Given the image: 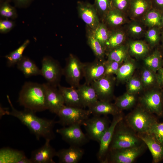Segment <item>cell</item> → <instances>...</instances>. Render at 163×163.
Masks as SVG:
<instances>
[{
    "instance_id": "cell-1",
    "label": "cell",
    "mask_w": 163,
    "mask_h": 163,
    "mask_svg": "<svg viewBox=\"0 0 163 163\" xmlns=\"http://www.w3.org/2000/svg\"><path fill=\"white\" fill-rule=\"evenodd\" d=\"M7 97L11 110L2 108V114L10 115L18 119L35 136L37 139L42 137L51 140L55 138L53 129L57 121L39 117L35 115V113L26 109L23 110H18L13 106L9 95H7Z\"/></svg>"
},
{
    "instance_id": "cell-2",
    "label": "cell",
    "mask_w": 163,
    "mask_h": 163,
    "mask_svg": "<svg viewBox=\"0 0 163 163\" xmlns=\"http://www.w3.org/2000/svg\"><path fill=\"white\" fill-rule=\"evenodd\" d=\"M18 102L25 109L34 113L48 110L43 84L25 82L19 93Z\"/></svg>"
},
{
    "instance_id": "cell-3",
    "label": "cell",
    "mask_w": 163,
    "mask_h": 163,
    "mask_svg": "<svg viewBox=\"0 0 163 163\" xmlns=\"http://www.w3.org/2000/svg\"><path fill=\"white\" fill-rule=\"evenodd\" d=\"M115 128L109 151L140 145L143 143L136 133L123 121Z\"/></svg>"
},
{
    "instance_id": "cell-4",
    "label": "cell",
    "mask_w": 163,
    "mask_h": 163,
    "mask_svg": "<svg viewBox=\"0 0 163 163\" xmlns=\"http://www.w3.org/2000/svg\"><path fill=\"white\" fill-rule=\"evenodd\" d=\"M152 114L141 107L136 108L126 117V123L137 134L148 133L157 122Z\"/></svg>"
},
{
    "instance_id": "cell-5",
    "label": "cell",
    "mask_w": 163,
    "mask_h": 163,
    "mask_svg": "<svg viewBox=\"0 0 163 163\" xmlns=\"http://www.w3.org/2000/svg\"><path fill=\"white\" fill-rule=\"evenodd\" d=\"M91 114L88 109L65 105L56 114L59 118L57 123L63 126L73 125L83 126Z\"/></svg>"
},
{
    "instance_id": "cell-6",
    "label": "cell",
    "mask_w": 163,
    "mask_h": 163,
    "mask_svg": "<svg viewBox=\"0 0 163 163\" xmlns=\"http://www.w3.org/2000/svg\"><path fill=\"white\" fill-rule=\"evenodd\" d=\"M41 75L50 85L58 87L63 75V69L59 62L51 57L45 56L41 61Z\"/></svg>"
},
{
    "instance_id": "cell-7",
    "label": "cell",
    "mask_w": 163,
    "mask_h": 163,
    "mask_svg": "<svg viewBox=\"0 0 163 163\" xmlns=\"http://www.w3.org/2000/svg\"><path fill=\"white\" fill-rule=\"evenodd\" d=\"M84 63L72 54H70L66 59L63 68V75L71 86L77 88L80 85V81L84 77Z\"/></svg>"
},
{
    "instance_id": "cell-8",
    "label": "cell",
    "mask_w": 163,
    "mask_h": 163,
    "mask_svg": "<svg viewBox=\"0 0 163 163\" xmlns=\"http://www.w3.org/2000/svg\"><path fill=\"white\" fill-rule=\"evenodd\" d=\"M110 123L106 116H93L89 117L83 126L86 132V134L89 139L99 143Z\"/></svg>"
},
{
    "instance_id": "cell-9",
    "label": "cell",
    "mask_w": 163,
    "mask_h": 163,
    "mask_svg": "<svg viewBox=\"0 0 163 163\" xmlns=\"http://www.w3.org/2000/svg\"><path fill=\"white\" fill-rule=\"evenodd\" d=\"M143 145L109 151L104 163H133L143 152Z\"/></svg>"
},
{
    "instance_id": "cell-10",
    "label": "cell",
    "mask_w": 163,
    "mask_h": 163,
    "mask_svg": "<svg viewBox=\"0 0 163 163\" xmlns=\"http://www.w3.org/2000/svg\"><path fill=\"white\" fill-rule=\"evenodd\" d=\"M81 126L73 125L63 126L58 129L56 132L70 146L81 147L89 142V139L82 131Z\"/></svg>"
},
{
    "instance_id": "cell-11",
    "label": "cell",
    "mask_w": 163,
    "mask_h": 163,
    "mask_svg": "<svg viewBox=\"0 0 163 163\" xmlns=\"http://www.w3.org/2000/svg\"><path fill=\"white\" fill-rule=\"evenodd\" d=\"M113 117L110 125L101 137L99 143V148L96 155L100 163H104L108 154L109 146L116 126L123 119L121 113Z\"/></svg>"
},
{
    "instance_id": "cell-12",
    "label": "cell",
    "mask_w": 163,
    "mask_h": 163,
    "mask_svg": "<svg viewBox=\"0 0 163 163\" xmlns=\"http://www.w3.org/2000/svg\"><path fill=\"white\" fill-rule=\"evenodd\" d=\"M140 102L141 107L150 113L162 115L163 100L160 92L153 90L146 93L141 98Z\"/></svg>"
},
{
    "instance_id": "cell-13",
    "label": "cell",
    "mask_w": 163,
    "mask_h": 163,
    "mask_svg": "<svg viewBox=\"0 0 163 163\" xmlns=\"http://www.w3.org/2000/svg\"><path fill=\"white\" fill-rule=\"evenodd\" d=\"M114 79L112 75H104L90 84L95 90L99 100L110 101L113 96Z\"/></svg>"
},
{
    "instance_id": "cell-14",
    "label": "cell",
    "mask_w": 163,
    "mask_h": 163,
    "mask_svg": "<svg viewBox=\"0 0 163 163\" xmlns=\"http://www.w3.org/2000/svg\"><path fill=\"white\" fill-rule=\"evenodd\" d=\"M77 8L82 20L91 30L95 29L100 22L94 5L88 2L78 1Z\"/></svg>"
},
{
    "instance_id": "cell-15",
    "label": "cell",
    "mask_w": 163,
    "mask_h": 163,
    "mask_svg": "<svg viewBox=\"0 0 163 163\" xmlns=\"http://www.w3.org/2000/svg\"><path fill=\"white\" fill-rule=\"evenodd\" d=\"M43 84L45 89L48 110L57 114L65 105L63 97L58 87L47 82Z\"/></svg>"
},
{
    "instance_id": "cell-16",
    "label": "cell",
    "mask_w": 163,
    "mask_h": 163,
    "mask_svg": "<svg viewBox=\"0 0 163 163\" xmlns=\"http://www.w3.org/2000/svg\"><path fill=\"white\" fill-rule=\"evenodd\" d=\"M83 72L85 83L90 85L94 81L104 76V61H101L96 58L92 62L84 63Z\"/></svg>"
},
{
    "instance_id": "cell-17",
    "label": "cell",
    "mask_w": 163,
    "mask_h": 163,
    "mask_svg": "<svg viewBox=\"0 0 163 163\" xmlns=\"http://www.w3.org/2000/svg\"><path fill=\"white\" fill-rule=\"evenodd\" d=\"M51 140L45 139L44 145L33 151L30 159L33 163H55L53 158L56 156L57 152L50 145Z\"/></svg>"
},
{
    "instance_id": "cell-18",
    "label": "cell",
    "mask_w": 163,
    "mask_h": 163,
    "mask_svg": "<svg viewBox=\"0 0 163 163\" xmlns=\"http://www.w3.org/2000/svg\"><path fill=\"white\" fill-rule=\"evenodd\" d=\"M137 134L149 148L153 163H158L163 159V145L153 135L149 133Z\"/></svg>"
},
{
    "instance_id": "cell-19",
    "label": "cell",
    "mask_w": 163,
    "mask_h": 163,
    "mask_svg": "<svg viewBox=\"0 0 163 163\" xmlns=\"http://www.w3.org/2000/svg\"><path fill=\"white\" fill-rule=\"evenodd\" d=\"M152 8L151 0H131L128 16L130 20L141 21Z\"/></svg>"
},
{
    "instance_id": "cell-20",
    "label": "cell",
    "mask_w": 163,
    "mask_h": 163,
    "mask_svg": "<svg viewBox=\"0 0 163 163\" xmlns=\"http://www.w3.org/2000/svg\"><path fill=\"white\" fill-rule=\"evenodd\" d=\"M85 153L81 147L70 146L57 152L56 156L60 163H77L82 159Z\"/></svg>"
},
{
    "instance_id": "cell-21",
    "label": "cell",
    "mask_w": 163,
    "mask_h": 163,
    "mask_svg": "<svg viewBox=\"0 0 163 163\" xmlns=\"http://www.w3.org/2000/svg\"><path fill=\"white\" fill-rule=\"evenodd\" d=\"M104 18L106 22L105 24L111 27V30L121 27L130 20L127 15L113 8L111 9L106 14Z\"/></svg>"
},
{
    "instance_id": "cell-22",
    "label": "cell",
    "mask_w": 163,
    "mask_h": 163,
    "mask_svg": "<svg viewBox=\"0 0 163 163\" xmlns=\"http://www.w3.org/2000/svg\"><path fill=\"white\" fill-rule=\"evenodd\" d=\"M58 87L66 105L84 108L77 88L72 86L65 87L60 85Z\"/></svg>"
},
{
    "instance_id": "cell-23",
    "label": "cell",
    "mask_w": 163,
    "mask_h": 163,
    "mask_svg": "<svg viewBox=\"0 0 163 163\" xmlns=\"http://www.w3.org/2000/svg\"><path fill=\"white\" fill-rule=\"evenodd\" d=\"M88 109L93 116L110 114L113 116L121 113L114 104L109 101L99 100Z\"/></svg>"
},
{
    "instance_id": "cell-24",
    "label": "cell",
    "mask_w": 163,
    "mask_h": 163,
    "mask_svg": "<svg viewBox=\"0 0 163 163\" xmlns=\"http://www.w3.org/2000/svg\"><path fill=\"white\" fill-rule=\"evenodd\" d=\"M128 36L123 27L111 30L110 34L106 45L107 53L112 50L124 44Z\"/></svg>"
},
{
    "instance_id": "cell-25",
    "label": "cell",
    "mask_w": 163,
    "mask_h": 163,
    "mask_svg": "<svg viewBox=\"0 0 163 163\" xmlns=\"http://www.w3.org/2000/svg\"><path fill=\"white\" fill-rule=\"evenodd\" d=\"M77 88L84 108L90 107L98 100L95 90L90 85L85 83Z\"/></svg>"
},
{
    "instance_id": "cell-26",
    "label": "cell",
    "mask_w": 163,
    "mask_h": 163,
    "mask_svg": "<svg viewBox=\"0 0 163 163\" xmlns=\"http://www.w3.org/2000/svg\"><path fill=\"white\" fill-rule=\"evenodd\" d=\"M17 68L21 71L26 78L41 75V70L35 62L30 58L23 56L16 64Z\"/></svg>"
},
{
    "instance_id": "cell-27",
    "label": "cell",
    "mask_w": 163,
    "mask_h": 163,
    "mask_svg": "<svg viewBox=\"0 0 163 163\" xmlns=\"http://www.w3.org/2000/svg\"><path fill=\"white\" fill-rule=\"evenodd\" d=\"M127 45L129 54L136 58H144L150 51L149 45L143 40H129Z\"/></svg>"
},
{
    "instance_id": "cell-28",
    "label": "cell",
    "mask_w": 163,
    "mask_h": 163,
    "mask_svg": "<svg viewBox=\"0 0 163 163\" xmlns=\"http://www.w3.org/2000/svg\"><path fill=\"white\" fill-rule=\"evenodd\" d=\"M141 21L148 28L163 27L161 12L153 8L144 15Z\"/></svg>"
},
{
    "instance_id": "cell-29",
    "label": "cell",
    "mask_w": 163,
    "mask_h": 163,
    "mask_svg": "<svg viewBox=\"0 0 163 163\" xmlns=\"http://www.w3.org/2000/svg\"><path fill=\"white\" fill-rule=\"evenodd\" d=\"M128 37L134 39L144 37L147 27L140 21L131 20L124 26Z\"/></svg>"
},
{
    "instance_id": "cell-30",
    "label": "cell",
    "mask_w": 163,
    "mask_h": 163,
    "mask_svg": "<svg viewBox=\"0 0 163 163\" xmlns=\"http://www.w3.org/2000/svg\"><path fill=\"white\" fill-rule=\"evenodd\" d=\"M26 155L23 152L8 148L0 150V163H19Z\"/></svg>"
},
{
    "instance_id": "cell-31",
    "label": "cell",
    "mask_w": 163,
    "mask_h": 163,
    "mask_svg": "<svg viewBox=\"0 0 163 163\" xmlns=\"http://www.w3.org/2000/svg\"><path fill=\"white\" fill-rule=\"evenodd\" d=\"M144 61L147 68L156 73L161 67L163 60L161 52L156 49L152 53L144 58Z\"/></svg>"
},
{
    "instance_id": "cell-32",
    "label": "cell",
    "mask_w": 163,
    "mask_h": 163,
    "mask_svg": "<svg viewBox=\"0 0 163 163\" xmlns=\"http://www.w3.org/2000/svg\"><path fill=\"white\" fill-rule=\"evenodd\" d=\"M88 44L93 51L96 58L101 61H104L106 53L105 47L96 38L92 30L89 31L87 37Z\"/></svg>"
},
{
    "instance_id": "cell-33",
    "label": "cell",
    "mask_w": 163,
    "mask_h": 163,
    "mask_svg": "<svg viewBox=\"0 0 163 163\" xmlns=\"http://www.w3.org/2000/svg\"><path fill=\"white\" fill-rule=\"evenodd\" d=\"M135 68L134 62L128 58L121 65L116 74L117 81L119 82L128 81L132 77Z\"/></svg>"
},
{
    "instance_id": "cell-34",
    "label": "cell",
    "mask_w": 163,
    "mask_h": 163,
    "mask_svg": "<svg viewBox=\"0 0 163 163\" xmlns=\"http://www.w3.org/2000/svg\"><path fill=\"white\" fill-rule=\"evenodd\" d=\"M30 43L29 40H26L18 48L5 56L8 67H13L17 64L23 56V53Z\"/></svg>"
},
{
    "instance_id": "cell-35",
    "label": "cell",
    "mask_w": 163,
    "mask_h": 163,
    "mask_svg": "<svg viewBox=\"0 0 163 163\" xmlns=\"http://www.w3.org/2000/svg\"><path fill=\"white\" fill-rule=\"evenodd\" d=\"M129 53L127 44H123L107 53V60L122 63L128 58Z\"/></svg>"
},
{
    "instance_id": "cell-36",
    "label": "cell",
    "mask_w": 163,
    "mask_h": 163,
    "mask_svg": "<svg viewBox=\"0 0 163 163\" xmlns=\"http://www.w3.org/2000/svg\"><path fill=\"white\" fill-rule=\"evenodd\" d=\"M136 100L135 94L127 92L117 97L114 104L121 111L122 110L128 109L135 104Z\"/></svg>"
},
{
    "instance_id": "cell-37",
    "label": "cell",
    "mask_w": 163,
    "mask_h": 163,
    "mask_svg": "<svg viewBox=\"0 0 163 163\" xmlns=\"http://www.w3.org/2000/svg\"><path fill=\"white\" fill-rule=\"evenodd\" d=\"M161 29L155 27L148 28L147 29L144 37L146 42L150 46L155 47L160 42Z\"/></svg>"
},
{
    "instance_id": "cell-38",
    "label": "cell",
    "mask_w": 163,
    "mask_h": 163,
    "mask_svg": "<svg viewBox=\"0 0 163 163\" xmlns=\"http://www.w3.org/2000/svg\"><path fill=\"white\" fill-rule=\"evenodd\" d=\"M92 31L96 38L106 49V43L109 37L111 30L105 23L100 22L96 28Z\"/></svg>"
},
{
    "instance_id": "cell-39",
    "label": "cell",
    "mask_w": 163,
    "mask_h": 163,
    "mask_svg": "<svg viewBox=\"0 0 163 163\" xmlns=\"http://www.w3.org/2000/svg\"><path fill=\"white\" fill-rule=\"evenodd\" d=\"M0 15L2 18L14 20L18 16L16 7L7 2H0Z\"/></svg>"
},
{
    "instance_id": "cell-40",
    "label": "cell",
    "mask_w": 163,
    "mask_h": 163,
    "mask_svg": "<svg viewBox=\"0 0 163 163\" xmlns=\"http://www.w3.org/2000/svg\"><path fill=\"white\" fill-rule=\"evenodd\" d=\"M141 77V80L145 86H151L156 82V73L147 68L143 69Z\"/></svg>"
},
{
    "instance_id": "cell-41",
    "label": "cell",
    "mask_w": 163,
    "mask_h": 163,
    "mask_svg": "<svg viewBox=\"0 0 163 163\" xmlns=\"http://www.w3.org/2000/svg\"><path fill=\"white\" fill-rule=\"evenodd\" d=\"M127 81V92L135 94L142 89L143 85L141 81L137 78L132 77Z\"/></svg>"
},
{
    "instance_id": "cell-42",
    "label": "cell",
    "mask_w": 163,
    "mask_h": 163,
    "mask_svg": "<svg viewBox=\"0 0 163 163\" xmlns=\"http://www.w3.org/2000/svg\"><path fill=\"white\" fill-rule=\"evenodd\" d=\"M111 0H94V5L97 12L104 17L106 14L112 8Z\"/></svg>"
},
{
    "instance_id": "cell-43",
    "label": "cell",
    "mask_w": 163,
    "mask_h": 163,
    "mask_svg": "<svg viewBox=\"0 0 163 163\" xmlns=\"http://www.w3.org/2000/svg\"><path fill=\"white\" fill-rule=\"evenodd\" d=\"M130 1L131 0H111L112 8L128 16Z\"/></svg>"
},
{
    "instance_id": "cell-44",
    "label": "cell",
    "mask_w": 163,
    "mask_h": 163,
    "mask_svg": "<svg viewBox=\"0 0 163 163\" xmlns=\"http://www.w3.org/2000/svg\"><path fill=\"white\" fill-rule=\"evenodd\" d=\"M148 133L153 135L163 145V122H156L153 125Z\"/></svg>"
},
{
    "instance_id": "cell-45",
    "label": "cell",
    "mask_w": 163,
    "mask_h": 163,
    "mask_svg": "<svg viewBox=\"0 0 163 163\" xmlns=\"http://www.w3.org/2000/svg\"><path fill=\"white\" fill-rule=\"evenodd\" d=\"M105 72L104 75H112L117 73L122 63L115 61H104Z\"/></svg>"
},
{
    "instance_id": "cell-46",
    "label": "cell",
    "mask_w": 163,
    "mask_h": 163,
    "mask_svg": "<svg viewBox=\"0 0 163 163\" xmlns=\"http://www.w3.org/2000/svg\"><path fill=\"white\" fill-rule=\"evenodd\" d=\"M15 26V23L12 20L2 18L0 20V33H7L11 31Z\"/></svg>"
},
{
    "instance_id": "cell-47",
    "label": "cell",
    "mask_w": 163,
    "mask_h": 163,
    "mask_svg": "<svg viewBox=\"0 0 163 163\" xmlns=\"http://www.w3.org/2000/svg\"><path fill=\"white\" fill-rule=\"evenodd\" d=\"M34 0H12L14 6L20 8L28 7Z\"/></svg>"
},
{
    "instance_id": "cell-48",
    "label": "cell",
    "mask_w": 163,
    "mask_h": 163,
    "mask_svg": "<svg viewBox=\"0 0 163 163\" xmlns=\"http://www.w3.org/2000/svg\"><path fill=\"white\" fill-rule=\"evenodd\" d=\"M156 82L160 87H163V67H161L156 73Z\"/></svg>"
},
{
    "instance_id": "cell-49",
    "label": "cell",
    "mask_w": 163,
    "mask_h": 163,
    "mask_svg": "<svg viewBox=\"0 0 163 163\" xmlns=\"http://www.w3.org/2000/svg\"><path fill=\"white\" fill-rule=\"evenodd\" d=\"M152 8L161 12L163 11V0H151Z\"/></svg>"
},
{
    "instance_id": "cell-50",
    "label": "cell",
    "mask_w": 163,
    "mask_h": 163,
    "mask_svg": "<svg viewBox=\"0 0 163 163\" xmlns=\"http://www.w3.org/2000/svg\"><path fill=\"white\" fill-rule=\"evenodd\" d=\"M162 44V46L163 48V27L161 29V40Z\"/></svg>"
},
{
    "instance_id": "cell-51",
    "label": "cell",
    "mask_w": 163,
    "mask_h": 163,
    "mask_svg": "<svg viewBox=\"0 0 163 163\" xmlns=\"http://www.w3.org/2000/svg\"><path fill=\"white\" fill-rule=\"evenodd\" d=\"M11 1H12V0H0V2H10Z\"/></svg>"
},
{
    "instance_id": "cell-52",
    "label": "cell",
    "mask_w": 163,
    "mask_h": 163,
    "mask_svg": "<svg viewBox=\"0 0 163 163\" xmlns=\"http://www.w3.org/2000/svg\"><path fill=\"white\" fill-rule=\"evenodd\" d=\"M161 15H162V22L163 27V11L161 12Z\"/></svg>"
},
{
    "instance_id": "cell-53",
    "label": "cell",
    "mask_w": 163,
    "mask_h": 163,
    "mask_svg": "<svg viewBox=\"0 0 163 163\" xmlns=\"http://www.w3.org/2000/svg\"><path fill=\"white\" fill-rule=\"evenodd\" d=\"M162 98H163V92L162 93Z\"/></svg>"
},
{
    "instance_id": "cell-54",
    "label": "cell",
    "mask_w": 163,
    "mask_h": 163,
    "mask_svg": "<svg viewBox=\"0 0 163 163\" xmlns=\"http://www.w3.org/2000/svg\"></svg>"
}]
</instances>
